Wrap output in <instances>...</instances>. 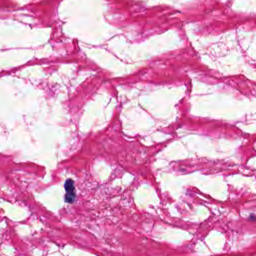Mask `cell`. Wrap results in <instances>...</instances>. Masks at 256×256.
<instances>
[{
    "instance_id": "obj_1",
    "label": "cell",
    "mask_w": 256,
    "mask_h": 256,
    "mask_svg": "<svg viewBox=\"0 0 256 256\" xmlns=\"http://www.w3.org/2000/svg\"><path fill=\"white\" fill-rule=\"evenodd\" d=\"M66 191L65 201L67 203H73L76 198V192L74 186V182L72 179H68L64 185Z\"/></svg>"
}]
</instances>
